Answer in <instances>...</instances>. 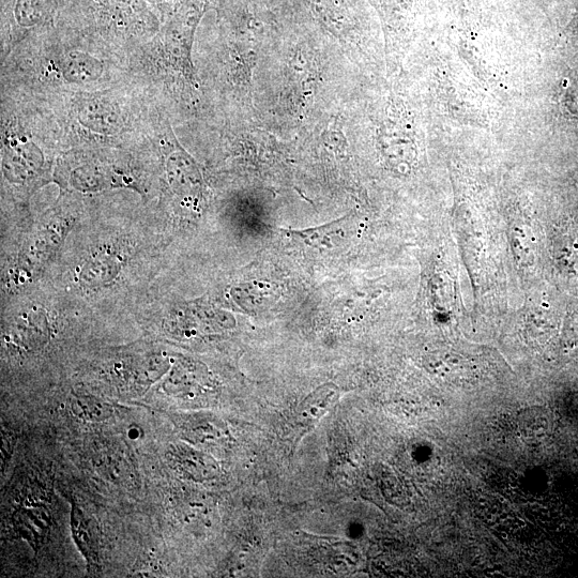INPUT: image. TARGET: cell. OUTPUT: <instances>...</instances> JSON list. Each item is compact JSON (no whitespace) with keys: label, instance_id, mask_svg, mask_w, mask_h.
<instances>
[{"label":"cell","instance_id":"5b68a950","mask_svg":"<svg viewBox=\"0 0 578 578\" xmlns=\"http://www.w3.org/2000/svg\"><path fill=\"white\" fill-rule=\"evenodd\" d=\"M71 412L84 421L102 422L113 416L112 406L93 397L76 398L71 402Z\"/></svg>","mask_w":578,"mask_h":578},{"label":"cell","instance_id":"277c9868","mask_svg":"<svg viewBox=\"0 0 578 578\" xmlns=\"http://www.w3.org/2000/svg\"><path fill=\"white\" fill-rule=\"evenodd\" d=\"M521 436L531 443L543 438L549 432L550 421L544 409L528 408L524 409L517 420Z\"/></svg>","mask_w":578,"mask_h":578},{"label":"cell","instance_id":"ba28073f","mask_svg":"<svg viewBox=\"0 0 578 578\" xmlns=\"http://www.w3.org/2000/svg\"><path fill=\"white\" fill-rule=\"evenodd\" d=\"M568 100L571 102V111L578 114V78L575 83L570 88V93L568 95Z\"/></svg>","mask_w":578,"mask_h":578},{"label":"cell","instance_id":"6da1fadb","mask_svg":"<svg viewBox=\"0 0 578 578\" xmlns=\"http://www.w3.org/2000/svg\"><path fill=\"white\" fill-rule=\"evenodd\" d=\"M72 536L89 564H98L100 557L99 529L83 510L74 506L71 514Z\"/></svg>","mask_w":578,"mask_h":578},{"label":"cell","instance_id":"8992f818","mask_svg":"<svg viewBox=\"0 0 578 578\" xmlns=\"http://www.w3.org/2000/svg\"><path fill=\"white\" fill-rule=\"evenodd\" d=\"M334 392L331 388L317 391L307 401H304L299 415L307 424H313L314 421L323 417L333 402Z\"/></svg>","mask_w":578,"mask_h":578},{"label":"cell","instance_id":"3957f363","mask_svg":"<svg viewBox=\"0 0 578 578\" xmlns=\"http://www.w3.org/2000/svg\"><path fill=\"white\" fill-rule=\"evenodd\" d=\"M343 221L344 219L325 226L310 228V230L289 233L311 248L318 250L331 249L332 240L344 237L346 227L343 226Z\"/></svg>","mask_w":578,"mask_h":578},{"label":"cell","instance_id":"7a4b0ae2","mask_svg":"<svg viewBox=\"0 0 578 578\" xmlns=\"http://www.w3.org/2000/svg\"><path fill=\"white\" fill-rule=\"evenodd\" d=\"M14 522L22 538L35 549L47 539L52 525L50 511L44 507L23 509L15 515Z\"/></svg>","mask_w":578,"mask_h":578},{"label":"cell","instance_id":"52a82bcc","mask_svg":"<svg viewBox=\"0 0 578 578\" xmlns=\"http://www.w3.org/2000/svg\"><path fill=\"white\" fill-rule=\"evenodd\" d=\"M99 468L114 482L126 479L128 466L120 453L114 451L103 452L98 458Z\"/></svg>","mask_w":578,"mask_h":578}]
</instances>
